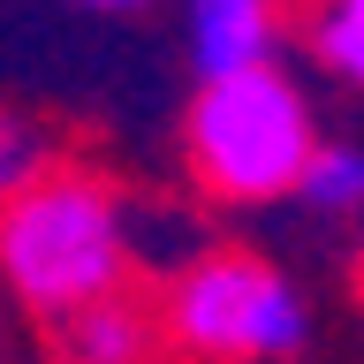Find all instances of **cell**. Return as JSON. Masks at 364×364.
<instances>
[{"label":"cell","mask_w":364,"mask_h":364,"mask_svg":"<svg viewBox=\"0 0 364 364\" xmlns=\"http://www.w3.org/2000/svg\"><path fill=\"white\" fill-rule=\"evenodd\" d=\"M159 326L198 349V357L220 364H273L304 349V304L266 258H243V250H213V258H190L167 289V311Z\"/></svg>","instance_id":"cell-3"},{"label":"cell","mask_w":364,"mask_h":364,"mask_svg":"<svg viewBox=\"0 0 364 364\" xmlns=\"http://www.w3.org/2000/svg\"><path fill=\"white\" fill-rule=\"evenodd\" d=\"M281 8L273 0H190V53L205 76H243L273 61Z\"/></svg>","instance_id":"cell-5"},{"label":"cell","mask_w":364,"mask_h":364,"mask_svg":"<svg viewBox=\"0 0 364 364\" xmlns=\"http://www.w3.org/2000/svg\"><path fill=\"white\" fill-rule=\"evenodd\" d=\"M311 46H318V61L334 76L364 84V0H326L311 16Z\"/></svg>","instance_id":"cell-7"},{"label":"cell","mask_w":364,"mask_h":364,"mask_svg":"<svg viewBox=\"0 0 364 364\" xmlns=\"http://www.w3.org/2000/svg\"><path fill=\"white\" fill-rule=\"evenodd\" d=\"M311 159V107L281 68H243V76H205L190 99V167L220 198H281L296 190Z\"/></svg>","instance_id":"cell-2"},{"label":"cell","mask_w":364,"mask_h":364,"mask_svg":"<svg viewBox=\"0 0 364 364\" xmlns=\"http://www.w3.org/2000/svg\"><path fill=\"white\" fill-rule=\"evenodd\" d=\"M91 8H144V0H91Z\"/></svg>","instance_id":"cell-9"},{"label":"cell","mask_w":364,"mask_h":364,"mask_svg":"<svg viewBox=\"0 0 364 364\" xmlns=\"http://www.w3.org/2000/svg\"><path fill=\"white\" fill-rule=\"evenodd\" d=\"M46 318H53V364H152L159 349V311L136 304L122 281Z\"/></svg>","instance_id":"cell-4"},{"label":"cell","mask_w":364,"mask_h":364,"mask_svg":"<svg viewBox=\"0 0 364 364\" xmlns=\"http://www.w3.org/2000/svg\"><path fill=\"white\" fill-rule=\"evenodd\" d=\"M46 175V136L23 114H0V198H16L23 182Z\"/></svg>","instance_id":"cell-8"},{"label":"cell","mask_w":364,"mask_h":364,"mask_svg":"<svg viewBox=\"0 0 364 364\" xmlns=\"http://www.w3.org/2000/svg\"><path fill=\"white\" fill-rule=\"evenodd\" d=\"M296 198H311L318 213L364 205V152H349V144H311L304 175H296Z\"/></svg>","instance_id":"cell-6"},{"label":"cell","mask_w":364,"mask_h":364,"mask_svg":"<svg viewBox=\"0 0 364 364\" xmlns=\"http://www.w3.org/2000/svg\"><path fill=\"white\" fill-rule=\"evenodd\" d=\"M122 258H129V220L99 175L46 167L16 198H0V273L38 311H68V304L114 289Z\"/></svg>","instance_id":"cell-1"}]
</instances>
